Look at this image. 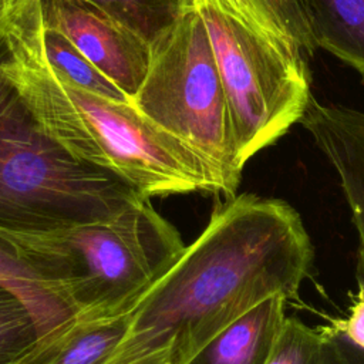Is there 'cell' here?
Returning a JSON list of instances; mask_svg holds the SVG:
<instances>
[{"mask_svg":"<svg viewBox=\"0 0 364 364\" xmlns=\"http://www.w3.org/2000/svg\"><path fill=\"white\" fill-rule=\"evenodd\" d=\"M331 328L364 348V291H358L355 301L350 307L348 316L333 324Z\"/></svg>","mask_w":364,"mask_h":364,"instance_id":"2e32d148","label":"cell"},{"mask_svg":"<svg viewBox=\"0 0 364 364\" xmlns=\"http://www.w3.org/2000/svg\"><path fill=\"white\" fill-rule=\"evenodd\" d=\"M299 122L338 175L358 235V286L364 291V112L311 95Z\"/></svg>","mask_w":364,"mask_h":364,"instance_id":"ba28073f","label":"cell"},{"mask_svg":"<svg viewBox=\"0 0 364 364\" xmlns=\"http://www.w3.org/2000/svg\"><path fill=\"white\" fill-rule=\"evenodd\" d=\"M31 0H0V63L7 53V34Z\"/></svg>","mask_w":364,"mask_h":364,"instance_id":"ac0fdd59","label":"cell"},{"mask_svg":"<svg viewBox=\"0 0 364 364\" xmlns=\"http://www.w3.org/2000/svg\"><path fill=\"white\" fill-rule=\"evenodd\" d=\"M0 233L50 269L75 309L77 326L129 310L186 247L178 229L141 196L101 220Z\"/></svg>","mask_w":364,"mask_h":364,"instance_id":"3957f363","label":"cell"},{"mask_svg":"<svg viewBox=\"0 0 364 364\" xmlns=\"http://www.w3.org/2000/svg\"><path fill=\"white\" fill-rule=\"evenodd\" d=\"M136 196L50 138L0 75V230L46 232L101 220Z\"/></svg>","mask_w":364,"mask_h":364,"instance_id":"277c9868","label":"cell"},{"mask_svg":"<svg viewBox=\"0 0 364 364\" xmlns=\"http://www.w3.org/2000/svg\"><path fill=\"white\" fill-rule=\"evenodd\" d=\"M36 6L37 0H31L7 34L0 75L38 127L71 156L112 173L145 199L222 195L205 159L131 101L84 91L53 74L38 47Z\"/></svg>","mask_w":364,"mask_h":364,"instance_id":"7a4b0ae2","label":"cell"},{"mask_svg":"<svg viewBox=\"0 0 364 364\" xmlns=\"http://www.w3.org/2000/svg\"><path fill=\"white\" fill-rule=\"evenodd\" d=\"M283 294L253 306L210 338L188 364H267L286 318Z\"/></svg>","mask_w":364,"mask_h":364,"instance_id":"9c48e42d","label":"cell"},{"mask_svg":"<svg viewBox=\"0 0 364 364\" xmlns=\"http://www.w3.org/2000/svg\"><path fill=\"white\" fill-rule=\"evenodd\" d=\"M131 102L205 159L225 198L236 196L245 165L210 40L193 3L149 41L148 71Z\"/></svg>","mask_w":364,"mask_h":364,"instance_id":"5b68a950","label":"cell"},{"mask_svg":"<svg viewBox=\"0 0 364 364\" xmlns=\"http://www.w3.org/2000/svg\"><path fill=\"white\" fill-rule=\"evenodd\" d=\"M0 284L27 306L38 327V344L21 364H43L74 334L77 313L73 304L36 255L1 233Z\"/></svg>","mask_w":364,"mask_h":364,"instance_id":"52a82bcc","label":"cell"},{"mask_svg":"<svg viewBox=\"0 0 364 364\" xmlns=\"http://www.w3.org/2000/svg\"><path fill=\"white\" fill-rule=\"evenodd\" d=\"M331 336V350L326 364H364V348L354 344L344 334L327 328Z\"/></svg>","mask_w":364,"mask_h":364,"instance_id":"e0dca14e","label":"cell"},{"mask_svg":"<svg viewBox=\"0 0 364 364\" xmlns=\"http://www.w3.org/2000/svg\"><path fill=\"white\" fill-rule=\"evenodd\" d=\"M128 326L125 313L77 326L70 340L43 364H101L122 338Z\"/></svg>","mask_w":364,"mask_h":364,"instance_id":"7c38bea8","label":"cell"},{"mask_svg":"<svg viewBox=\"0 0 364 364\" xmlns=\"http://www.w3.org/2000/svg\"><path fill=\"white\" fill-rule=\"evenodd\" d=\"M38 344V327L27 306L0 284V364H21Z\"/></svg>","mask_w":364,"mask_h":364,"instance_id":"5bb4252c","label":"cell"},{"mask_svg":"<svg viewBox=\"0 0 364 364\" xmlns=\"http://www.w3.org/2000/svg\"><path fill=\"white\" fill-rule=\"evenodd\" d=\"M330 350L327 328H311L296 317H286L267 364H326Z\"/></svg>","mask_w":364,"mask_h":364,"instance_id":"9a60e30c","label":"cell"},{"mask_svg":"<svg viewBox=\"0 0 364 364\" xmlns=\"http://www.w3.org/2000/svg\"><path fill=\"white\" fill-rule=\"evenodd\" d=\"M40 14L129 98L138 92L149 65L146 38L78 0H40Z\"/></svg>","mask_w":364,"mask_h":364,"instance_id":"8992f818","label":"cell"},{"mask_svg":"<svg viewBox=\"0 0 364 364\" xmlns=\"http://www.w3.org/2000/svg\"><path fill=\"white\" fill-rule=\"evenodd\" d=\"M129 27L148 41L171 26L192 0H78Z\"/></svg>","mask_w":364,"mask_h":364,"instance_id":"4fadbf2b","label":"cell"},{"mask_svg":"<svg viewBox=\"0 0 364 364\" xmlns=\"http://www.w3.org/2000/svg\"><path fill=\"white\" fill-rule=\"evenodd\" d=\"M36 33L41 57L57 78L105 98L131 101V98L87 60L65 36L43 24L40 0H37L36 6Z\"/></svg>","mask_w":364,"mask_h":364,"instance_id":"8fae6325","label":"cell"},{"mask_svg":"<svg viewBox=\"0 0 364 364\" xmlns=\"http://www.w3.org/2000/svg\"><path fill=\"white\" fill-rule=\"evenodd\" d=\"M316 47L364 77V0H297Z\"/></svg>","mask_w":364,"mask_h":364,"instance_id":"30bf717a","label":"cell"},{"mask_svg":"<svg viewBox=\"0 0 364 364\" xmlns=\"http://www.w3.org/2000/svg\"><path fill=\"white\" fill-rule=\"evenodd\" d=\"M313 249L286 202L243 193L128 310V326L101 364H188L222 328L267 297L297 296Z\"/></svg>","mask_w":364,"mask_h":364,"instance_id":"6da1fadb","label":"cell"}]
</instances>
